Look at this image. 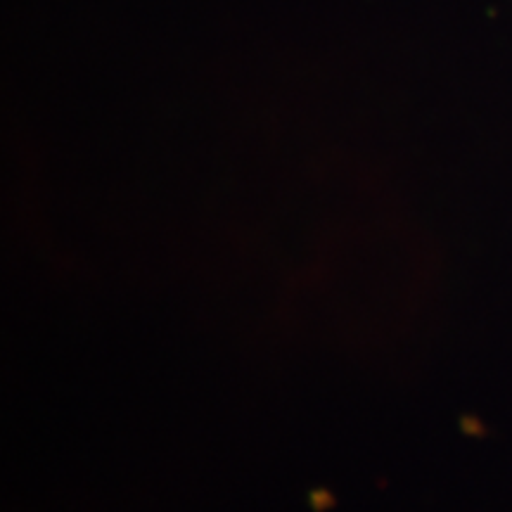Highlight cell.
<instances>
[{"label": "cell", "mask_w": 512, "mask_h": 512, "mask_svg": "<svg viewBox=\"0 0 512 512\" xmlns=\"http://www.w3.org/2000/svg\"><path fill=\"white\" fill-rule=\"evenodd\" d=\"M309 503L316 512H325V510L335 508V494L328 489H313L309 494Z\"/></svg>", "instance_id": "6da1fadb"}]
</instances>
